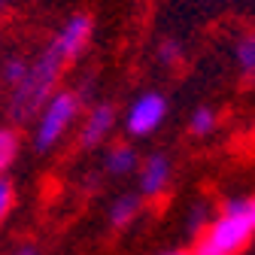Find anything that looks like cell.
<instances>
[{
  "instance_id": "cell-3",
  "label": "cell",
  "mask_w": 255,
  "mask_h": 255,
  "mask_svg": "<svg viewBox=\"0 0 255 255\" xmlns=\"http://www.w3.org/2000/svg\"><path fill=\"white\" fill-rule=\"evenodd\" d=\"M79 98L76 91H55L49 104L43 107V113L37 116V128H34V149L37 152H49L52 146H58L64 140V134L70 131V125L79 119Z\"/></svg>"
},
{
  "instance_id": "cell-17",
  "label": "cell",
  "mask_w": 255,
  "mask_h": 255,
  "mask_svg": "<svg viewBox=\"0 0 255 255\" xmlns=\"http://www.w3.org/2000/svg\"><path fill=\"white\" fill-rule=\"evenodd\" d=\"M12 255H43V252H40V246H34V243H21V246L12 249Z\"/></svg>"
},
{
  "instance_id": "cell-6",
  "label": "cell",
  "mask_w": 255,
  "mask_h": 255,
  "mask_svg": "<svg viewBox=\"0 0 255 255\" xmlns=\"http://www.w3.org/2000/svg\"><path fill=\"white\" fill-rule=\"evenodd\" d=\"M113 125H116V107L113 104H94L79 128V146L82 149H98L110 134H113Z\"/></svg>"
},
{
  "instance_id": "cell-19",
  "label": "cell",
  "mask_w": 255,
  "mask_h": 255,
  "mask_svg": "<svg viewBox=\"0 0 255 255\" xmlns=\"http://www.w3.org/2000/svg\"><path fill=\"white\" fill-rule=\"evenodd\" d=\"M161 255H195L191 249H167V252H161Z\"/></svg>"
},
{
  "instance_id": "cell-2",
  "label": "cell",
  "mask_w": 255,
  "mask_h": 255,
  "mask_svg": "<svg viewBox=\"0 0 255 255\" xmlns=\"http://www.w3.org/2000/svg\"><path fill=\"white\" fill-rule=\"evenodd\" d=\"M255 237V225L246 213V201L234 198L225 201L213 222L195 237V255H240L249 240Z\"/></svg>"
},
{
  "instance_id": "cell-12",
  "label": "cell",
  "mask_w": 255,
  "mask_h": 255,
  "mask_svg": "<svg viewBox=\"0 0 255 255\" xmlns=\"http://www.w3.org/2000/svg\"><path fill=\"white\" fill-rule=\"evenodd\" d=\"M234 58H237V67H240V73H246V76H255V30L237 40Z\"/></svg>"
},
{
  "instance_id": "cell-7",
  "label": "cell",
  "mask_w": 255,
  "mask_h": 255,
  "mask_svg": "<svg viewBox=\"0 0 255 255\" xmlns=\"http://www.w3.org/2000/svg\"><path fill=\"white\" fill-rule=\"evenodd\" d=\"M91 15H73L70 21H64V27L55 34V40H52V46L64 55V61H73L85 46H88V40H91Z\"/></svg>"
},
{
  "instance_id": "cell-11",
  "label": "cell",
  "mask_w": 255,
  "mask_h": 255,
  "mask_svg": "<svg viewBox=\"0 0 255 255\" xmlns=\"http://www.w3.org/2000/svg\"><path fill=\"white\" fill-rule=\"evenodd\" d=\"M216 125H219L216 110L213 107H198L195 113H191V119H188V131L195 137H210L216 131Z\"/></svg>"
},
{
  "instance_id": "cell-8",
  "label": "cell",
  "mask_w": 255,
  "mask_h": 255,
  "mask_svg": "<svg viewBox=\"0 0 255 255\" xmlns=\"http://www.w3.org/2000/svg\"><path fill=\"white\" fill-rule=\"evenodd\" d=\"M140 210H143V198L140 195H134V191H128V195H119V198H113V204H110V210H107V219H110V225L113 228H128L131 222L140 216Z\"/></svg>"
},
{
  "instance_id": "cell-16",
  "label": "cell",
  "mask_w": 255,
  "mask_h": 255,
  "mask_svg": "<svg viewBox=\"0 0 255 255\" xmlns=\"http://www.w3.org/2000/svg\"><path fill=\"white\" fill-rule=\"evenodd\" d=\"M182 58V46L176 40H161V46H158V61L161 64H179Z\"/></svg>"
},
{
  "instance_id": "cell-18",
  "label": "cell",
  "mask_w": 255,
  "mask_h": 255,
  "mask_svg": "<svg viewBox=\"0 0 255 255\" xmlns=\"http://www.w3.org/2000/svg\"><path fill=\"white\" fill-rule=\"evenodd\" d=\"M246 213H249L252 225H255V198H246Z\"/></svg>"
},
{
  "instance_id": "cell-10",
  "label": "cell",
  "mask_w": 255,
  "mask_h": 255,
  "mask_svg": "<svg viewBox=\"0 0 255 255\" xmlns=\"http://www.w3.org/2000/svg\"><path fill=\"white\" fill-rule=\"evenodd\" d=\"M21 152V137L12 131V128H0V176H3Z\"/></svg>"
},
{
  "instance_id": "cell-1",
  "label": "cell",
  "mask_w": 255,
  "mask_h": 255,
  "mask_svg": "<svg viewBox=\"0 0 255 255\" xmlns=\"http://www.w3.org/2000/svg\"><path fill=\"white\" fill-rule=\"evenodd\" d=\"M64 67H67L64 55L49 43L37 61H30L27 76L12 88V94H9V119H15L21 125L34 122L43 113V107L49 104V98L58 91V79H61Z\"/></svg>"
},
{
  "instance_id": "cell-4",
  "label": "cell",
  "mask_w": 255,
  "mask_h": 255,
  "mask_svg": "<svg viewBox=\"0 0 255 255\" xmlns=\"http://www.w3.org/2000/svg\"><path fill=\"white\" fill-rule=\"evenodd\" d=\"M164 119H167V98L161 91H143L140 98L128 107L125 128H128L131 137H149L164 125Z\"/></svg>"
},
{
  "instance_id": "cell-9",
  "label": "cell",
  "mask_w": 255,
  "mask_h": 255,
  "mask_svg": "<svg viewBox=\"0 0 255 255\" xmlns=\"http://www.w3.org/2000/svg\"><path fill=\"white\" fill-rule=\"evenodd\" d=\"M137 167H140V155H137L134 146H128V143L113 146L107 152V158H104V170L110 176H128V173H134Z\"/></svg>"
},
{
  "instance_id": "cell-20",
  "label": "cell",
  "mask_w": 255,
  "mask_h": 255,
  "mask_svg": "<svg viewBox=\"0 0 255 255\" xmlns=\"http://www.w3.org/2000/svg\"><path fill=\"white\" fill-rule=\"evenodd\" d=\"M6 3H9V0H0V12H3V9H6Z\"/></svg>"
},
{
  "instance_id": "cell-14",
  "label": "cell",
  "mask_w": 255,
  "mask_h": 255,
  "mask_svg": "<svg viewBox=\"0 0 255 255\" xmlns=\"http://www.w3.org/2000/svg\"><path fill=\"white\" fill-rule=\"evenodd\" d=\"M27 67H30V64L27 61H21V58H12V61H6L3 64V73H0V79H3L9 88H15L24 76H27Z\"/></svg>"
},
{
  "instance_id": "cell-15",
  "label": "cell",
  "mask_w": 255,
  "mask_h": 255,
  "mask_svg": "<svg viewBox=\"0 0 255 255\" xmlns=\"http://www.w3.org/2000/svg\"><path fill=\"white\" fill-rule=\"evenodd\" d=\"M12 204H15V185H12L6 176H0V222L9 216Z\"/></svg>"
},
{
  "instance_id": "cell-5",
  "label": "cell",
  "mask_w": 255,
  "mask_h": 255,
  "mask_svg": "<svg viewBox=\"0 0 255 255\" xmlns=\"http://www.w3.org/2000/svg\"><path fill=\"white\" fill-rule=\"evenodd\" d=\"M173 176V164L164 152H152L146 161H140V173H137V185L140 198H161Z\"/></svg>"
},
{
  "instance_id": "cell-13",
  "label": "cell",
  "mask_w": 255,
  "mask_h": 255,
  "mask_svg": "<svg viewBox=\"0 0 255 255\" xmlns=\"http://www.w3.org/2000/svg\"><path fill=\"white\" fill-rule=\"evenodd\" d=\"M213 222V207L207 204V201H201V204H195L188 210V234L191 237H198L207 225Z\"/></svg>"
}]
</instances>
